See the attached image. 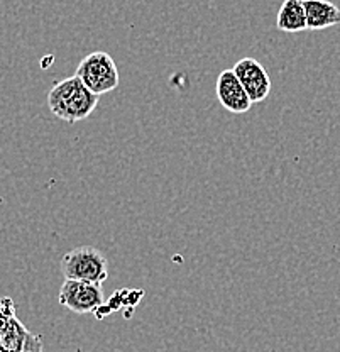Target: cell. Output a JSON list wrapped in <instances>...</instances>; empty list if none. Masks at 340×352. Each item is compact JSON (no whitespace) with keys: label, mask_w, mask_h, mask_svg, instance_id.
Returning <instances> with one entry per match:
<instances>
[{"label":"cell","mask_w":340,"mask_h":352,"mask_svg":"<svg viewBox=\"0 0 340 352\" xmlns=\"http://www.w3.org/2000/svg\"><path fill=\"white\" fill-rule=\"evenodd\" d=\"M98 95H95L90 88L76 75L61 80L47 94V105L49 110L65 122L75 124L87 119L98 104Z\"/></svg>","instance_id":"6da1fadb"},{"label":"cell","mask_w":340,"mask_h":352,"mask_svg":"<svg viewBox=\"0 0 340 352\" xmlns=\"http://www.w3.org/2000/svg\"><path fill=\"white\" fill-rule=\"evenodd\" d=\"M61 273L65 280L89 281L102 285L109 278V261L102 251L91 245L71 249L61 259Z\"/></svg>","instance_id":"7a4b0ae2"},{"label":"cell","mask_w":340,"mask_h":352,"mask_svg":"<svg viewBox=\"0 0 340 352\" xmlns=\"http://www.w3.org/2000/svg\"><path fill=\"white\" fill-rule=\"evenodd\" d=\"M75 75L98 97L119 87V69L113 58L105 51L87 54L80 61Z\"/></svg>","instance_id":"3957f363"},{"label":"cell","mask_w":340,"mask_h":352,"mask_svg":"<svg viewBox=\"0 0 340 352\" xmlns=\"http://www.w3.org/2000/svg\"><path fill=\"white\" fill-rule=\"evenodd\" d=\"M58 298L61 305L67 307L73 314H93L104 303V292H102V285L65 280Z\"/></svg>","instance_id":"277c9868"},{"label":"cell","mask_w":340,"mask_h":352,"mask_svg":"<svg viewBox=\"0 0 340 352\" xmlns=\"http://www.w3.org/2000/svg\"><path fill=\"white\" fill-rule=\"evenodd\" d=\"M32 332L17 318L16 307L9 296L0 298V352L23 351Z\"/></svg>","instance_id":"5b68a950"},{"label":"cell","mask_w":340,"mask_h":352,"mask_svg":"<svg viewBox=\"0 0 340 352\" xmlns=\"http://www.w3.org/2000/svg\"><path fill=\"white\" fill-rule=\"evenodd\" d=\"M232 69L242 87L246 88L252 104H258V102L268 98L269 91H271V78L259 61H256L254 58H242L234 65Z\"/></svg>","instance_id":"8992f818"},{"label":"cell","mask_w":340,"mask_h":352,"mask_svg":"<svg viewBox=\"0 0 340 352\" xmlns=\"http://www.w3.org/2000/svg\"><path fill=\"white\" fill-rule=\"evenodd\" d=\"M217 98L224 109L232 113H246L249 112L252 102L247 95L246 88L239 82L234 69H225L217 78Z\"/></svg>","instance_id":"52a82bcc"},{"label":"cell","mask_w":340,"mask_h":352,"mask_svg":"<svg viewBox=\"0 0 340 352\" xmlns=\"http://www.w3.org/2000/svg\"><path fill=\"white\" fill-rule=\"evenodd\" d=\"M306 14V29L321 31L340 24V9L328 0H303Z\"/></svg>","instance_id":"ba28073f"},{"label":"cell","mask_w":340,"mask_h":352,"mask_svg":"<svg viewBox=\"0 0 340 352\" xmlns=\"http://www.w3.org/2000/svg\"><path fill=\"white\" fill-rule=\"evenodd\" d=\"M276 28L283 32H302L306 29L303 0H284L276 17Z\"/></svg>","instance_id":"9c48e42d"},{"label":"cell","mask_w":340,"mask_h":352,"mask_svg":"<svg viewBox=\"0 0 340 352\" xmlns=\"http://www.w3.org/2000/svg\"><path fill=\"white\" fill-rule=\"evenodd\" d=\"M19 352H45V351H43V340H41V337L34 336V333H32L31 339L27 340V344H25L24 349L19 351Z\"/></svg>","instance_id":"30bf717a"}]
</instances>
